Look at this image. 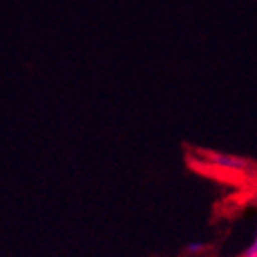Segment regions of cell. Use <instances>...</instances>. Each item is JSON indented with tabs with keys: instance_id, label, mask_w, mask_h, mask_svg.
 I'll return each mask as SVG.
<instances>
[{
	"instance_id": "cell-1",
	"label": "cell",
	"mask_w": 257,
	"mask_h": 257,
	"mask_svg": "<svg viewBox=\"0 0 257 257\" xmlns=\"http://www.w3.org/2000/svg\"><path fill=\"white\" fill-rule=\"evenodd\" d=\"M244 257H257V252H252V250H250V252H248Z\"/></svg>"
},
{
	"instance_id": "cell-2",
	"label": "cell",
	"mask_w": 257,
	"mask_h": 257,
	"mask_svg": "<svg viewBox=\"0 0 257 257\" xmlns=\"http://www.w3.org/2000/svg\"><path fill=\"white\" fill-rule=\"evenodd\" d=\"M252 252H257V239H255V242H253V246H252Z\"/></svg>"
}]
</instances>
